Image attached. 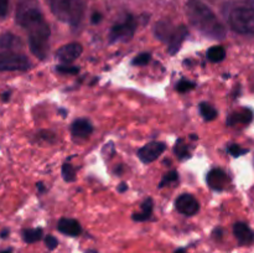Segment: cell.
<instances>
[{"label": "cell", "mask_w": 254, "mask_h": 253, "mask_svg": "<svg viewBox=\"0 0 254 253\" xmlns=\"http://www.w3.org/2000/svg\"><path fill=\"white\" fill-rule=\"evenodd\" d=\"M185 11L191 25L205 36L210 39L222 40L227 35L222 22L201 0H189L186 2Z\"/></svg>", "instance_id": "6da1fadb"}, {"label": "cell", "mask_w": 254, "mask_h": 253, "mask_svg": "<svg viewBox=\"0 0 254 253\" xmlns=\"http://www.w3.org/2000/svg\"><path fill=\"white\" fill-rule=\"evenodd\" d=\"M52 14L60 21L77 27L84 16L83 0H47Z\"/></svg>", "instance_id": "7a4b0ae2"}, {"label": "cell", "mask_w": 254, "mask_h": 253, "mask_svg": "<svg viewBox=\"0 0 254 253\" xmlns=\"http://www.w3.org/2000/svg\"><path fill=\"white\" fill-rule=\"evenodd\" d=\"M26 31L29 34L30 51L37 59L44 60L47 55V50H49V39L50 34H51L49 24L46 22V20H44L40 24L30 27Z\"/></svg>", "instance_id": "3957f363"}, {"label": "cell", "mask_w": 254, "mask_h": 253, "mask_svg": "<svg viewBox=\"0 0 254 253\" xmlns=\"http://www.w3.org/2000/svg\"><path fill=\"white\" fill-rule=\"evenodd\" d=\"M228 24L236 32L254 35V9L250 6H236L228 12Z\"/></svg>", "instance_id": "277c9868"}, {"label": "cell", "mask_w": 254, "mask_h": 253, "mask_svg": "<svg viewBox=\"0 0 254 253\" xmlns=\"http://www.w3.org/2000/svg\"><path fill=\"white\" fill-rule=\"evenodd\" d=\"M41 9L37 0H19L16 7V22L24 29H30L44 21Z\"/></svg>", "instance_id": "5b68a950"}, {"label": "cell", "mask_w": 254, "mask_h": 253, "mask_svg": "<svg viewBox=\"0 0 254 253\" xmlns=\"http://www.w3.org/2000/svg\"><path fill=\"white\" fill-rule=\"evenodd\" d=\"M136 30V21L133 15L127 14L121 21L116 22L109 32V42H126L134 36Z\"/></svg>", "instance_id": "8992f818"}, {"label": "cell", "mask_w": 254, "mask_h": 253, "mask_svg": "<svg viewBox=\"0 0 254 253\" xmlns=\"http://www.w3.org/2000/svg\"><path fill=\"white\" fill-rule=\"evenodd\" d=\"M30 67L27 57L14 51L0 52V71H26Z\"/></svg>", "instance_id": "52a82bcc"}, {"label": "cell", "mask_w": 254, "mask_h": 253, "mask_svg": "<svg viewBox=\"0 0 254 253\" xmlns=\"http://www.w3.org/2000/svg\"><path fill=\"white\" fill-rule=\"evenodd\" d=\"M166 145L161 141H150L138 150V156L143 163L149 164L155 161L165 151Z\"/></svg>", "instance_id": "ba28073f"}, {"label": "cell", "mask_w": 254, "mask_h": 253, "mask_svg": "<svg viewBox=\"0 0 254 253\" xmlns=\"http://www.w3.org/2000/svg\"><path fill=\"white\" fill-rule=\"evenodd\" d=\"M175 207L181 215L185 216H193L200 210L198 201L190 193H183L179 196L175 201Z\"/></svg>", "instance_id": "9c48e42d"}, {"label": "cell", "mask_w": 254, "mask_h": 253, "mask_svg": "<svg viewBox=\"0 0 254 253\" xmlns=\"http://www.w3.org/2000/svg\"><path fill=\"white\" fill-rule=\"evenodd\" d=\"M83 52V47L78 42H71V44L64 45L60 47L56 52V57L64 63H71L74 60L78 59Z\"/></svg>", "instance_id": "30bf717a"}, {"label": "cell", "mask_w": 254, "mask_h": 253, "mask_svg": "<svg viewBox=\"0 0 254 253\" xmlns=\"http://www.w3.org/2000/svg\"><path fill=\"white\" fill-rule=\"evenodd\" d=\"M233 233L241 246H250L254 243V231L247 223L237 222L233 226Z\"/></svg>", "instance_id": "8fae6325"}, {"label": "cell", "mask_w": 254, "mask_h": 253, "mask_svg": "<svg viewBox=\"0 0 254 253\" xmlns=\"http://www.w3.org/2000/svg\"><path fill=\"white\" fill-rule=\"evenodd\" d=\"M206 180H207L208 186H210L212 190L221 191L226 188V185L228 184L230 179H228L227 174L223 170H221V169H212V170L207 174Z\"/></svg>", "instance_id": "7c38bea8"}, {"label": "cell", "mask_w": 254, "mask_h": 253, "mask_svg": "<svg viewBox=\"0 0 254 253\" xmlns=\"http://www.w3.org/2000/svg\"><path fill=\"white\" fill-rule=\"evenodd\" d=\"M189 35L188 27L184 26V25H180V26L176 27L175 32L171 36L170 41L168 42V52L170 55H176L180 50V47L183 46V42L185 41L186 36Z\"/></svg>", "instance_id": "4fadbf2b"}, {"label": "cell", "mask_w": 254, "mask_h": 253, "mask_svg": "<svg viewBox=\"0 0 254 253\" xmlns=\"http://www.w3.org/2000/svg\"><path fill=\"white\" fill-rule=\"evenodd\" d=\"M176 26H174L169 20H161V21L156 22L155 27H154V35L158 40L168 44L170 41L171 36L175 32Z\"/></svg>", "instance_id": "5bb4252c"}, {"label": "cell", "mask_w": 254, "mask_h": 253, "mask_svg": "<svg viewBox=\"0 0 254 253\" xmlns=\"http://www.w3.org/2000/svg\"><path fill=\"white\" fill-rule=\"evenodd\" d=\"M57 228L61 233L67 236H71V237H76L81 233L82 228L81 225L77 220H73V218H61L59 221V225H57Z\"/></svg>", "instance_id": "9a60e30c"}, {"label": "cell", "mask_w": 254, "mask_h": 253, "mask_svg": "<svg viewBox=\"0 0 254 253\" xmlns=\"http://www.w3.org/2000/svg\"><path fill=\"white\" fill-rule=\"evenodd\" d=\"M253 121V112L250 108H243L241 111L235 112V113L230 114L227 119V126H237V124H243V126H247L251 122Z\"/></svg>", "instance_id": "2e32d148"}, {"label": "cell", "mask_w": 254, "mask_h": 253, "mask_svg": "<svg viewBox=\"0 0 254 253\" xmlns=\"http://www.w3.org/2000/svg\"><path fill=\"white\" fill-rule=\"evenodd\" d=\"M72 135L77 138H87L93 131V126L87 119H77L72 123L71 126Z\"/></svg>", "instance_id": "e0dca14e"}, {"label": "cell", "mask_w": 254, "mask_h": 253, "mask_svg": "<svg viewBox=\"0 0 254 253\" xmlns=\"http://www.w3.org/2000/svg\"><path fill=\"white\" fill-rule=\"evenodd\" d=\"M22 42L16 35L11 34V32H5L0 36V47L5 50H12L16 47H21Z\"/></svg>", "instance_id": "ac0fdd59"}, {"label": "cell", "mask_w": 254, "mask_h": 253, "mask_svg": "<svg viewBox=\"0 0 254 253\" xmlns=\"http://www.w3.org/2000/svg\"><path fill=\"white\" fill-rule=\"evenodd\" d=\"M151 212H153V200L151 198H146L141 205L140 212H136L133 215V220L138 221V222H143L150 218Z\"/></svg>", "instance_id": "d6986e66"}, {"label": "cell", "mask_w": 254, "mask_h": 253, "mask_svg": "<svg viewBox=\"0 0 254 253\" xmlns=\"http://www.w3.org/2000/svg\"><path fill=\"white\" fill-rule=\"evenodd\" d=\"M225 57L226 50L223 49L222 46H213L207 51V59L210 60L211 62H215V63L223 61Z\"/></svg>", "instance_id": "ffe728a7"}, {"label": "cell", "mask_w": 254, "mask_h": 253, "mask_svg": "<svg viewBox=\"0 0 254 253\" xmlns=\"http://www.w3.org/2000/svg\"><path fill=\"white\" fill-rule=\"evenodd\" d=\"M200 113L206 122L213 121V119L217 118L218 114L217 111H216L211 104L206 103V102H202V103L200 104Z\"/></svg>", "instance_id": "44dd1931"}, {"label": "cell", "mask_w": 254, "mask_h": 253, "mask_svg": "<svg viewBox=\"0 0 254 253\" xmlns=\"http://www.w3.org/2000/svg\"><path fill=\"white\" fill-rule=\"evenodd\" d=\"M22 237L26 243H34L41 240L42 237V230L41 228H30V230H25L22 232Z\"/></svg>", "instance_id": "7402d4cb"}, {"label": "cell", "mask_w": 254, "mask_h": 253, "mask_svg": "<svg viewBox=\"0 0 254 253\" xmlns=\"http://www.w3.org/2000/svg\"><path fill=\"white\" fill-rule=\"evenodd\" d=\"M176 156H178L180 160H185V159L190 158V151H189V146L184 143L183 139H179L175 144V148H174Z\"/></svg>", "instance_id": "603a6c76"}, {"label": "cell", "mask_w": 254, "mask_h": 253, "mask_svg": "<svg viewBox=\"0 0 254 253\" xmlns=\"http://www.w3.org/2000/svg\"><path fill=\"white\" fill-rule=\"evenodd\" d=\"M62 176L67 183H72L76 179V171L69 163H64L62 166Z\"/></svg>", "instance_id": "cb8c5ba5"}, {"label": "cell", "mask_w": 254, "mask_h": 253, "mask_svg": "<svg viewBox=\"0 0 254 253\" xmlns=\"http://www.w3.org/2000/svg\"><path fill=\"white\" fill-rule=\"evenodd\" d=\"M178 180H179L178 171H175V170L169 171V173L166 174V175H164L163 180H161L160 184H159V188L163 189V188H165V186H169V185H170V184L176 183V181H178Z\"/></svg>", "instance_id": "d4e9b609"}, {"label": "cell", "mask_w": 254, "mask_h": 253, "mask_svg": "<svg viewBox=\"0 0 254 253\" xmlns=\"http://www.w3.org/2000/svg\"><path fill=\"white\" fill-rule=\"evenodd\" d=\"M56 71L62 74H77L79 72V68L77 66H71V64H59L56 67Z\"/></svg>", "instance_id": "484cf974"}, {"label": "cell", "mask_w": 254, "mask_h": 253, "mask_svg": "<svg viewBox=\"0 0 254 253\" xmlns=\"http://www.w3.org/2000/svg\"><path fill=\"white\" fill-rule=\"evenodd\" d=\"M195 87L196 84L193 83V82L188 81V79H181V81H179V83L176 84V89H178V92H180V93H186V92L191 91V89H193Z\"/></svg>", "instance_id": "4316f807"}, {"label": "cell", "mask_w": 254, "mask_h": 253, "mask_svg": "<svg viewBox=\"0 0 254 253\" xmlns=\"http://www.w3.org/2000/svg\"><path fill=\"white\" fill-rule=\"evenodd\" d=\"M151 55L149 52H143V54L138 55L135 59L133 60V64H136V66H145L146 63H149L150 61Z\"/></svg>", "instance_id": "83f0119b"}, {"label": "cell", "mask_w": 254, "mask_h": 253, "mask_svg": "<svg viewBox=\"0 0 254 253\" xmlns=\"http://www.w3.org/2000/svg\"><path fill=\"white\" fill-rule=\"evenodd\" d=\"M228 153L232 156H235V158H238V156L248 153V150L247 149H242L240 145H237V144H231V145L228 146Z\"/></svg>", "instance_id": "f1b7e54d"}, {"label": "cell", "mask_w": 254, "mask_h": 253, "mask_svg": "<svg viewBox=\"0 0 254 253\" xmlns=\"http://www.w3.org/2000/svg\"><path fill=\"white\" fill-rule=\"evenodd\" d=\"M9 11V0H0V17L4 19Z\"/></svg>", "instance_id": "f546056e"}, {"label": "cell", "mask_w": 254, "mask_h": 253, "mask_svg": "<svg viewBox=\"0 0 254 253\" xmlns=\"http://www.w3.org/2000/svg\"><path fill=\"white\" fill-rule=\"evenodd\" d=\"M45 243H46L49 250H55V248L57 247V245H59V242H57V240L54 236H47V237L45 238Z\"/></svg>", "instance_id": "4dcf8cb0"}, {"label": "cell", "mask_w": 254, "mask_h": 253, "mask_svg": "<svg viewBox=\"0 0 254 253\" xmlns=\"http://www.w3.org/2000/svg\"><path fill=\"white\" fill-rule=\"evenodd\" d=\"M92 24H99L102 20V14L101 12H93V15H92Z\"/></svg>", "instance_id": "1f68e13d"}, {"label": "cell", "mask_w": 254, "mask_h": 253, "mask_svg": "<svg viewBox=\"0 0 254 253\" xmlns=\"http://www.w3.org/2000/svg\"><path fill=\"white\" fill-rule=\"evenodd\" d=\"M127 190H128V186H127L126 183H122L121 185L118 186V191H119V192H124V191H127Z\"/></svg>", "instance_id": "d6a6232c"}, {"label": "cell", "mask_w": 254, "mask_h": 253, "mask_svg": "<svg viewBox=\"0 0 254 253\" xmlns=\"http://www.w3.org/2000/svg\"><path fill=\"white\" fill-rule=\"evenodd\" d=\"M9 96H10V92H5V93L2 94V101L6 102L7 99H9Z\"/></svg>", "instance_id": "836d02e7"}, {"label": "cell", "mask_w": 254, "mask_h": 253, "mask_svg": "<svg viewBox=\"0 0 254 253\" xmlns=\"http://www.w3.org/2000/svg\"><path fill=\"white\" fill-rule=\"evenodd\" d=\"M37 189H39V190H40V192H44V191H45L44 184H42V183H39V184H37Z\"/></svg>", "instance_id": "e575fe53"}, {"label": "cell", "mask_w": 254, "mask_h": 253, "mask_svg": "<svg viewBox=\"0 0 254 253\" xmlns=\"http://www.w3.org/2000/svg\"><path fill=\"white\" fill-rule=\"evenodd\" d=\"M213 235H217V238H220L221 237V235H222V231H221V230H216L215 231V232H213Z\"/></svg>", "instance_id": "d590c367"}, {"label": "cell", "mask_w": 254, "mask_h": 253, "mask_svg": "<svg viewBox=\"0 0 254 253\" xmlns=\"http://www.w3.org/2000/svg\"><path fill=\"white\" fill-rule=\"evenodd\" d=\"M7 233H9V231H7V230H5L4 232H1V237H2V238H4V237H6V235H7Z\"/></svg>", "instance_id": "8d00e7d4"}, {"label": "cell", "mask_w": 254, "mask_h": 253, "mask_svg": "<svg viewBox=\"0 0 254 253\" xmlns=\"http://www.w3.org/2000/svg\"><path fill=\"white\" fill-rule=\"evenodd\" d=\"M175 253H186V251H185V250H183V248H180V250L175 251Z\"/></svg>", "instance_id": "74e56055"}, {"label": "cell", "mask_w": 254, "mask_h": 253, "mask_svg": "<svg viewBox=\"0 0 254 253\" xmlns=\"http://www.w3.org/2000/svg\"><path fill=\"white\" fill-rule=\"evenodd\" d=\"M86 253H98V252H97V251H94V250H89V251H87Z\"/></svg>", "instance_id": "f35d334b"}, {"label": "cell", "mask_w": 254, "mask_h": 253, "mask_svg": "<svg viewBox=\"0 0 254 253\" xmlns=\"http://www.w3.org/2000/svg\"><path fill=\"white\" fill-rule=\"evenodd\" d=\"M0 253H11V251L6 250V251H2V252H0Z\"/></svg>", "instance_id": "ab89813d"}]
</instances>
